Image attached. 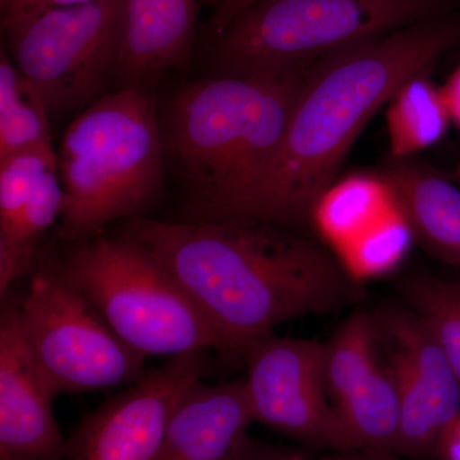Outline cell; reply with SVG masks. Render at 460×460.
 I'll use <instances>...</instances> for the list:
<instances>
[{
	"mask_svg": "<svg viewBox=\"0 0 460 460\" xmlns=\"http://www.w3.org/2000/svg\"><path fill=\"white\" fill-rule=\"evenodd\" d=\"M120 234L171 272L239 354L281 323L337 313L362 296L337 256L266 220L137 217Z\"/></svg>",
	"mask_w": 460,
	"mask_h": 460,
	"instance_id": "6da1fadb",
	"label": "cell"
},
{
	"mask_svg": "<svg viewBox=\"0 0 460 460\" xmlns=\"http://www.w3.org/2000/svg\"><path fill=\"white\" fill-rule=\"evenodd\" d=\"M460 48V12L422 21L311 66L279 153L230 217L301 230L362 129L405 81Z\"/></svg>",
	"mask_w": 460,
	"mask_h": 460,
	"instance_id": "7a4b0ae2",
	"label": "cell"
},
{
	"mask_svg": "<svg viewBox=\"0 0 460 460\" xmlns=\"http://www.w3.org/2000/svg\"><path fill=\"white\" fill-rule=\"evenodd\" d=\"M313 65L215 75L175 93L160 122L187 192L181 220L233 217L279 153Z\"/></svg>",
	"mask_w": 460,
	"mask_h": 460,
	"instance_id": "3957f363",
	"label": "cell"
},
{
	"mask_svg": "<svg viewBox=\"0 0 460 460\" xmlns=\"http://www.w3.org/2000/svg\"><path fill=\"white\" fill-rule=\"evenodd\" d=\"M62 181L60 235L78 242L109 224L145 217L164 183L165 151L156 100L120 87L69 124L57 151Z\"/></svg>",
	"mask_w": 460,
	"mask_h": 460,
	"instance_id": "277c9868",
	"label": "cell"
},
{
	"mask_svg": "<svg viewBox=\"0 0 460 460\" xmlns=\"http://www.w3.org/2000/svg\"><path fill=\"white\" fill-rule=\"evenodd\" d=\"M454 12L460 0H261L205 47L215 75L287 71Z\"/></svg>",
	"mask_w": 460,
	"mask_h": 460,
	"instance_id": "5b68a950",
	"label": "cell"
},
{
	"mask_svg": "<svg viewBox=\"0 0 460 460\" xmlns=\"http://www.w3.org/2000/svg\"><path fill=\"white\" fill-rule=\"evenodd\" d=\"M57 268L123 341L146 357L238 353L171 272L122 234L74 242Z\"/></svg>",
	"mask_w": 460,
	"mask_h": 460,
	"instance_id": "8992f818",
	"label": "cell"
},
{
	"mask_svg": "<svg viewBox=\"0 0 460 460\" xmlns=\"http://www.w3.org/2000/svg\"><path fill=\"white\" fill-rule=\"evenodd\" d=\"M124 0H95L33 12L2 23L18 71L49 115H68L102 98L115 78Z\"/></svg>",
	"mask_w": 460,
	"mask_h": 460,
	"instance_id": "52a82bcc",
	"label": "cell"
},
{
	"mask_svg": "<svg viewBox=\"0 0 460 460\" xmlns=\"http://www.w3.org/2000/svg\"><path fill=\"white\" fill-rule=\"evenodd\" d=\"M17 316L27 347L57 396L127 387L146 372L147 357L123 341L58 268L31 272Z\"/></svg>",
	"mask_w": 460,
	"mask_h": 460,
	"instance_id": "ba28073f",
	"label": "cell"
},
{
	"mask_svg": "<svg viewBox=\"0 0 460 460\" xmlns=\"http://www.w3.org/2000/svg\"><path fill=\"white\" fill-rule=\"evenodd\" d=\"M241 356L253 422L311 447L356 450L330 401L326 343L269 335L247 345Z\"/></svg>",
	"mask_w": 460,
	"mask_h": 460,
	"instance_id": "9c48e42d",
	"label": "cell"
},
{
	"mask_svg": "<svg viewBox=\"0 0 460 460\" xmlns=\"http://www.w3.org/2000/svg\"><path fill=\"white\" fill-rule=\"evenodd\" d=\"M206 350L169 357L87 414L66 460H157L178 405L204 376Z\"/></svg>",
	"mask_w": 460,
	"mask_h": 460,
	"instance_id": "30bf717a",
	"label": "cell"
},
{
	"mask_svg": "<svg viewBox=\"0 0 460 460\" xmlns=\"http://www.w3.org/2000/svg\"><path fill=\"white\" fill-rule=\"evenodd\" d=\"M381 350L399 398L395 453L425 458L436 453L444 429L460 411V380L440 345L407 305L374 313Z\"/></svg>",
	"mask_w": 460,
	"mask_h": 460,
	"instance_id": "8fae6325",
	"label": "cell"
},
{
	"mask_svg": "<svg viewBox=\"0 0 460 460\" xmlns=\"http://www.w3.org/2000/svg\"><path fill=\"white\" fill-rule=\"evenodd\" d=\"M326 385L354 449L395 453L398 390L374 314L354 313L326 343Z\"/></svg>",
	"mask_w": 460,
	"mask_h": 460,
	"instance_id": "7c38bea8",
	"label": "cell"
},
{
	"mask_svg": "<svg viewBox=\"0 0 460 460\" xmlns=\"http://www.w3.org/2000/svg\"><path fill=\"white\" fill-rule=\"evenodd\" d=\"M56 396L21 332L17 302H5L0 314V454L66 460Z\"/></svg>",
	"mask_w": 460,
	"mask_h": 460,
	"instance_id": "4fadbf2b",
	"label": "cell"
},
{
	"mask_svg": "<svg viewBox=\"0 0 460 460\" xmlns=\"http://www.w3.org/2000/svg\"><path fill=\"white\" fill-rule=\"evenodd\" d=\"M202 0H124L115 80L146 87L186 65L198 36Z\"/></svg>",
	"mask_w": 460,
	"mask_h": 460,
	"instance_id": "5bb4252c",
	"label": "cell"
},
{
	"mask_svg": "<svg viewBox=\"0 0 460 460\" xmlns=\"http://www.w3.org/2000/svg\"><path fill=\"white\" fill-rule=\"evenodd\" d=\"M253 423L243 378L190 387L172 416L157 460H232Z\"/></svg>",
	"mask_w": 460,
	"mask_h": 460,
	"instance_id": "9a60e30c",
	"label": "cell"
},
{
	"mask_svg": "<svg viewBox=\"0 0 460 460\" xmlns=\"http://www.w3.org/2000/svg\"><path fill=\"white\" fill-rule=\"evenodd\" d=\"M377 174L420 246L447 265L460 266L458 184L414 156H389Z\"/></svg>",
	"mask_w": 460,
	"mask_h": 460,
	"instance_id": "2e32d148",
	"label": "cell"
},
{
	"mask_svg": "<svg viewBox=\"0 0 460 460\" xmlns=\"http://www.w3.org/2000/svg\"><path fill=\"white\" fill-rule=\"evenodd\" d=\"M395 208L389 187L377 172H356L335 181L323 192L314 205L310 226L314 224L339 255Z\"/></svg>",
	"mask_w": 460,
	"mask_h": 460,
	"instance_id": "e0dca14e",
	"label": "cell"
},
{
	"mask_svg": "<svg viewBox=\"0 0 460 460\" xmlns=\"http://www.w3.org/2000/svg\"><path fill=\"white\" fill-rule=\"evenodd\" d=\"M422 72L396 90L386 105V127L390 155L413 157L443 140L449 129V111L440 86Z\"/></svg>",
	"mask_w": 460,
	"mask_h": 460,
	"instance_id": "ac0fdd59",
	"label": "cell"
},
{
	"mask_svg": "<svg viewBox=\"0 0 460 460\" xmlns=\"http://www.w3.org/2000/svg\"><path fill=\"white\" fill-rule=\"evenodd\" d=\"M62 181L59 171L44 175L31 199L7 232L0 233V296L21 278L33 271L36 252L48 230L60 219L63 208Z\"/></svg>",
	"mask_w": 460,
	"mask_h": 460,
	"instance_id": "d6986e66",
	"label": "cell"
},
{
	"mask_svg": "<svg viewBox=\"0 0 460 460\" xmlns=\"http://www.w3.org/2000/svg\"><path fill=\"white\" fill-rule=\"evenodd\" d=\"M49 111L40 93L18 71L12 58L0 56V159L35 148H53Z\"/></svg>",
	"mask_w": 460,
	"mask_h": 460,
	"instance_id": "ffe728a7",
	"label": "cell"
},
{
	"mask_svg": "<svg viewBox=\"0 0 460 460\" xmlns=\"http://www.w3.org/2000/svg\"><path fill=\"white\" fill-rule=\"evenodd\" d=\"M405 305L422 320L460 380V283L429 271L399 283Z\"/></svg>",
	"mask_w": 460,
	"mask_h": 460,
	"instance_id": "44dd1931",
	"label": "cell"
},
{
	"mask_svg": "<svg viewBox=\"0 0 460 460\" xmlns=\"http://www.w3.org/2000/svg\"><path fill=\"white\" fill-rule=\"evenodd\" d=\"M411 238L410 226L396 206L370 232L339 253L338 259L357 281L378 277L402 261Z\"/></svg>",
	"mask_w": 460,
	"mask_h": 460,
	"instance_id": "7402d4cb",
	"label": "cell"
},
{
	"mask_svg": "<svg viewBox=\"0 0 460 460\" xmlns=\"http://www.w3.org/2000/svg\"><path fill=\"white\" fill-rule=\"evenodd\" d=\"M57 168L54 148L20 151L0 159V233L13 226L44 175Z\"/></svg>",
	"mask_w": 460,
	"mask_h": 460,
	"instance_id": "603a6c76",
	"label": "cell"
},
{
	"mask_svg": "<svg viewBox=\"0 0 460 460\" xmlns=\"http://www.w3.org/2000/svg\"><path fill=\"white\" fill-rule=\"evenodd\" d=\"M261 0H217L211 17L206 21L202 29L204 44H210L246 9L252 7Z\"/></svg>",
	"mask_w": 460,
	"mask_h": 460,
	"instance_id": "cb8c5ba5",
	"label": "cell"
},
{
	"mask_svg": "<svg viewBox=\"0 0 460 460\" xmlns=\"http://www.w3.org/2000/svg\"><path fill=\"white\" fill-rule=\"evenodd\" d=\"M232 460H310L301 450L261 443L248 438Z\"/></svg>",
	"mask_w": 460,
	"mask_h": 460,
	"instance_id": "d4e9b609",
	"label": "cell"
},
{
	"mask_svg": "<svg viewBox=\"0 0 460 460\" xmlns=\"http://www.w3.org/2000/svg\"><path fill=\"white\" fill-rule=\"evenodd\" d=\"M95 0H7L2 7V23L44 9L84 4Z\"/></svg>",
	"mask_w": 460,
	"mask_h": 460,
	"instance_id": "484cf974",
	"label": "cell"
},
{
	"mask_svg": "<svg viewBox=\"0 0 460 460\" xmlns=\"http://www.w3.org/2000/svg\"><path fill=\"white\" fill-rule=\"evenodd\" d=\"M435 454L441 460H460V411L441 432Z\"/></svg>",
	"mask_w": 460,
	"mask_h": 460,
	"instance_id": "4316f807",
	"label": "cell"
},
{
	"mask_svg": "<svg viewBox=\"0 0 460 460\" xmlns=\"http://www.w3.org/2000/svg\"><path fill=\"white\" fill-rule=\"evenodd\" d=\"M441 91L450 119L460 128V65L454 69L444 86H441Z\"/></svg>",
	"mask_w": 460,
	"mask_h": 460,
	"instance_id": "83f0119b",
	"label": "cell"
},
{
	"mask_svg": "<svg viewBox=\"0 0 460 460\" xmlns=\"http://www.w3.org/2000/svg\"><path fill=\"white\" fill-rule=\"evenodd\" d=\"M321 460H398L393 453L368 452V450H350L323 456Z\"/></svg>",
	"mask_w": 460,
	"mask_h": 460,
	"instance_id": "f1b7e54d",
	"label": "cell"
},
{
	"mask_svg": "<svg viewBox=\"0 0 460 460\" xmlns=\"http://www.w3.org/2000/svg\"><path fill=\"white\" fill-rule=\"evenodd\" d=\"M0 460H29L21 456H11V454H0Z\"/></svg>",
	"mask_w": 460,
	"mask_h": 460,
	"instance_id": "f546056e",
	"label": "cell"
},
{
	"mask_svg": "<svg viewBox=\"0 0 460 460\" xmlns=\"http://www.w3.org/2000/svg\"><path fill=\"white\" fill-rule=\"evenodd\" d=\"M452 180L460 187V164L458 165V168L454 171Z\"/></svg>",
	"mask_w": 460,
	"mask_h": 460,
	"instance_id": "4dcf8cb0",
	"label": "cell"
},
{
	"mask_svg": "<svg viewBox=\"0 0 460 460\" xmlns=\"http://www.w3.org/2000/svg\"><path fill=\"white\" fill-rule=\"evenodd\" d=\"M5 2H7V0H0V5L4 4Z\"/></svg>",
	"mask_w": 460,
	"mask_h": 460,
	"instance_id": "1f68e13d",
	"label": "cell"
}]
</instances>
